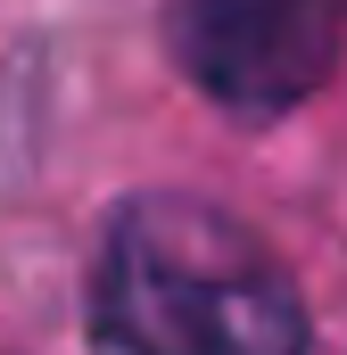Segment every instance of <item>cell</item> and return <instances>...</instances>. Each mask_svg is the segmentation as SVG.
Here are the masks:
<instances>
[{
    "instance_id": "obj_1",
    "label": "cell",
    "mask_w": 347,
    "mask_h": 355,
    "mask_svg": "<svg viewBox=\"0 0 347 355\" xmlns=\"http://www.w3.org/2000/svg\"><path fill=\"white\" fill-rule=\"evenodd\" d=\"M298 281L248 223L190 190H141L91 257V355H306Z\"/></svg>"
},
{
    "instance_id": "obj_2",
    "label": "cell",
    "mask_w": 347,
    "mask_h": 355,
    "mask_svg": "<svg viewBox=\"0 0 347 355\" xmlns=\"http://www.w3.org/2000/svg\"><path fill=\"white\" fill-rule=\"evenodd\" d=\"M347 0H182V58L232 116H281L331 75Z\"/></svg>"
}]
</instances>
